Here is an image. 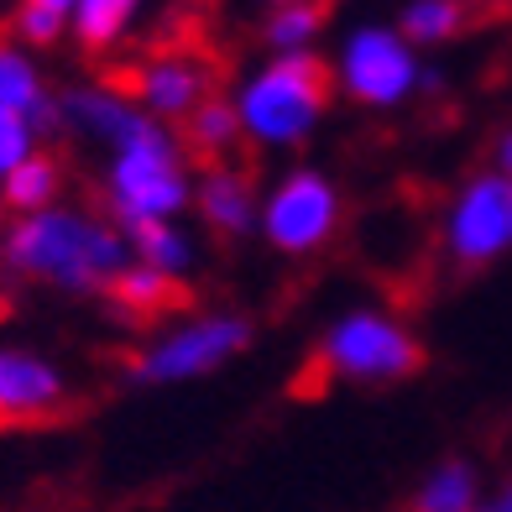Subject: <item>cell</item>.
<instances>
[{
    "instance_id": "cell-1",
    "label": "cell",
    "mask_w": 512,
    "mask_h": 512,
    "mask_svg": "<svg viewBox=\"0 0 512 512\" xmlns=\"http://www.w3.org/2000/svg\"><path fill=\"white\" fill-rule=\"evenodd\" d=\"M131 262L126 230L74 204H42L11 215L0 230V267L21 283H42L58 293H105V283Z\"/></svg>"
},
{
    "instance_id": "cell-2",
    "label": "cell",
    "mask_w": 512,
    "mask_h": 512,
    "mask_svg": "<svg viewBox=\"0 0 512 512\" xmlns=\"http://www.w3.org/2000/svg\"><path fill=\"white\" fill-rule=\"evenodd\" d=\"M330 95H335L330 63L309 48H293L241 89L236 115L256 147H298L309 142L319 115L330 110Z\"/></svg>"
},
{
    "instance_id": "cell-3",
    "label": "cell",
    "mask_w": 512,
    "mask_h": 512,
    "mask_svg": "<svg viewBox=\"0 0 512 512\" xmlns=\"http://www.w3.org/2000/svg\"><path fill=\"white\" fill-rule=\"evenodd\" d=\"M194 199L189 189V152L173 131L152 121L142 136L110 152L105 168V204L110 220H173Z\"/></svg>"
},
{
    "instance_id": "cell-4",
    "label": "cell",
    "mask_w": 512,
    "mask_h": 512,
    "mask_svg": "<svg viewBox=\"0 0 512 512\" xmlns=\"http://www.w3.org/2000/svg\"><path fill=\"white\" fill-rule=\"evenodd\" d=\"M424 345H418L398 319L387 314H371V309H356L330 324L319 356L298 371V377H319L309 392L319 398L324 377H340V382H403V377H418L424 371Z\"/></svg>"
},
{
    "instance_id": "cell-5",
    "label": "cell",
    "mask_w": 512,
    "mask_h": 512,
    "mask_svg": "<svg viewBox=\"0 0 512 512\" xmlns=\"http://www.w3.org/2000/svg\"><path fill=\"white\" fill-rule=\"evenodd\" d=\"M251 345V319L236 314H215V319H189L173 335L152 340L136 356V382H194L204 371L225 366L230 356H241Z\"/></svg>"
},
{
    "instance_id": "cell-6",
    "label": "cell",
    "mask_w": 512,
    "mask_h": 512,
    "mask_svg": "<svg viewBox=\"0 0 512 512\" xmlns=\"http://www.w3.org/2000/svg\"><path fill=\"white\" fill-rule=\"evenodd\" d=\"M335 225H340V194H335V183L324 178V173H309V168L288 173L267 194V204H262V236L277 251H288V256L319 251L324 241L335 236Z\"/></svg>"
},
{
    "instance_id": "cell-7",
    "label": "cell",
    "mask_w": 512,
    "mask_h": 512,
    "mask_svg": "<svg viewBox=\"0 0 512 512\" xmlns=\"http://www.w3.org/2000/svg\"><path fill=\"white\" fill-rule=\"evenodd\" d=\"M126 79L131 84L121 89L142 110H152L157 121H183L209 95V84L220 79V58L199 42H173V48H157L152 58H142Z\"/></svg>"
},
{
    "instance_id": "cell-8",
    "label": "cell",
    "mask_w": 512,
    "mask_h": 512,
    "mask_svg": "<svg viewBox=\"0 0 512 512\" xmlns=\"http://www.w3.org/2000/svg\"><path fill=\"white\" fill-rule=\"evenodd\" d=\"M418 84V63H413V42L392 27H361L351 42H345L340 58V89L356 105L387 110L403 105Z\"/></svg>"
},
{
    "instance_id": "cell-9",
    "label": "cell",
    "mask_w": 512,
    "mask_h": 512,
    "mask_svg": "<svg viewBox=\"0 0 512 512\" xmlns=\"http://www.w3.org/2000/svg\"><path fill=\"white\" fill-rule=\"evenodd\" d=\"M445 241H450V256L465 267L497 262L512 246V178L502 168L486 178H471L460 189V199L450 204Z\"/></svg>"
},
{
    "instance_id": "cell-10",
    "label": "cell",
    "mask_w": 512,
    "mask_h": 512,
    "mask_svg": "<svg viewBox=\"0 0 512 512\" xmlns=\"http://www.w3.org/2000/svg\"><path fill=\"white\" fill-rule=\"evenodd\" d=\"M63 100V131H79L89 136V142H100V147H126L131 136H142L157 115L142 110L121 84H74Z\"/></svg>"
},
{
    "instance_id": "cell-11",
    "label": "cell",
    "mask_w": 512,
    "mask_h": 512,
    "mask_svg": "<svg viewBox=\"0 0 512 512\" xmlns=\"http://www.w3.org/2000/svg\"><path fill=\"white\" fill-rule=\"evenodd\" d=\"M68 403V377L32 351L0 345V424H32V418H53Z\"/></svg>"
},
{
    "instance_id": "cell-12",
    "label": "cell",
    "mask_w": 512,
    "mask_h": 512,
    "mask_svg": "<svg viewBox=\"0 0 512 512\" xmlns=\"http://www.w3.org/2000/svg\"><path fill=\"white\" fill-rule=\"evenodd\" d=\"M105 298L115 304V314H126L136 324H152V319L178 314L189 304V288H178V272H162V267L142 262V256H131V262L105 283Z\"/></svg>"
},
{
    "instance_id": "cell-13",
    "label": "cell",
    "mask_w": 512,
    "mask_h": 512,
    "mask_svg": "<svg viewBox=\"0 0 512 512\" xmlns=\"http://www.w3.org/2000/svg\"><path fill=\"white\" fill-rule=\"evenodd\" d=\"M199 215H204V225L215 230V236H230V241L246 236L251 225H262V204H256L251 173L215 162V168L204 173V183H199Z\"/></svg>"
},
{
    "instance_id": "cell-14",
    "label": "cell",
    "mask_w": 512,
    "mask_h": 512,
    "mask_svg": "<svg viewBox=\"0 0 512 512\" xmlns=\"http://www.w3.org/2000/svg\"><path fill=\"white\" fill-rule=\"evenodd\" d=\"M58 194H63V162L48 147L27 152L6 178H0V209H11V215H27V209L58 204Z\"/></svg>"
},
{
    "instance_id": "cell-15",
    "label": "cell",
    "mask_w": 512,
    "mask_h": 512,
    "mask_svg": "<svg viewBox=\"0 0 512 512\" xmlns=\"http://www.w3.org/2000/svg\"><path fill=\"white\" fill-rule=\"evenodd\" d=\"M241 115L236 105L225 100H199L189 115H183V152H189L194 162H204V168H215V162H225V152L241 142Z\"/></svg>"
},
{
    "instance_id": "cell-16",
    "label": "cell",
    "mask_w": 512,
    "mask_h": 512,
    "mask_svg": "<svg viewBox=\"0 0 512 512\" xmlns=\"http://www.w3.org/2000/svg\"><path fill=\"white\" fill-rule=\"evenodd\" d=\"M136 11H142V0H74V11H68V32L79 37L84 53H110L115 42L131 32Z\"/></svg>"
},
{
    "instance_id": "cell-17",
    "label": "cell",
    "mask_w": 512,
    "mask_h": 512,
    "mask_svg": "<svg viewBox=\"0 0 512 512\" xmlns=\"http://www.w3.org/2000/svg\"><path fill=\"white\" fill-rule=\"evenodd\" d=\"M115 225L126 230L131 256H142V262H152L162 272H189L194 246L183 230H173V220H115Z\"/></svg>"
},
{
    "instance_id": "cell-18",
    "label": "cell",
    "mask_w": 512,
    "mask_h": 512,
    "mask_svg": "<svg viewBox=\"0 0 512 512\" xmlns=\"http://www.w3.org/2000/svg\"><path fill=\"white\" fill-rule=\"evenodd\" d=\"M42 95H48V79H42L32 48L27 42H0V105L32 115Z\"/></svg>"
},
{
    "instance_id": "cell-19",
    "label": "cell",
    "mask_w": 512,
    "mask_h": 512,
    "mask_svg": "<svg viewBox=\"0 0 512 512\" xmlns=\"http://www.w3.org/2000/svg\"><path fill=\"white\" fill-rule=\"evenodd\" d=\"M330 6L335 0H288L267 16V42L277 53H293V48H309L319 37V27L330 21Z\"/></svg>"
},
{
    "instance_id": "cell-20",
    "label": "cell",
    "mask_w": 512,
    "mask_h": 512,
    "mask_svg": "<svg viewBox=\"0 0 512 512\" xmlns=\"http://www.w3.org/2000/svg\"><path fill=\"white\" fill-rule=\"evenodd\" d=\"M413 507H424V512H471L476 507V471L465 460L439 465V471L418 486Z\"/></svg>"
},
{
    "instance_id": "cell-21",
    "label": "cell",
    "mask_w": 512,
    "mask_h": 512,
    "mask_svg": "<svg viewBox=\"0 0 512 512\" xmlns=\"http://www.w3.org/2000/svg\"><path fill=\"white\" fill-rule=\"evenodd\" d=\"M465 0H408L403 6V21H398V32L408 42H445L465 27Z\"/></svg>"
},
{
    "instance_id": "cell-22",
    "label": "cell",
    "mask_w": 512,
    "mask_h": 512,
    "mask_svg": "<svg viewBox=\"0 0 512 512\" xmlns=\"http://www.w3.org/2000/svg\"><path fill=\"white\" fill-rule=\"evenodd\" d=\"M11 37L27 42V48H58V42L68 37V11L37 6V0H21L16 16H11Z\"/></svg>"
},
{
    "instance_id": "cell-23",
    "label": "cell",
    "mask_w": 512,
    "mask_h": 512,
    "mask_svg": "<svg viewBox=\"0 0 512 512\" xmlns=\"http://www.w3.org/2000/svg\"><path fill=\"white\" fill-rule=\"evenodd\" d=\"M37 147H42L37 126H32L21 110H6V105H0V178H6L16 162L27 157V152H37Z\"/></svg>"
},
{
    "instance_id": "cell-24",
    "label": "cell",
    "mask_w": 512,
    "mask_h": 512,
    "mask_svg": "<svg viewBox=\"0 0 512 512\" xmlns=\"http://www.w3.org/2000/svg\"><path fill=\"white\" fill-rule=\"evenodd\" d=\"M497 168L512 178V131H502V142H497Z\"/></svg>"
},
{
    "instance_id": "cell-25",
    "label": "cell",
    "mask_w": 512,
    "mask_h": 512,
    "mask_svg": "<svg viewBox=\"0 0 512 512\" xmlns=\"http://www.w3.org/2000/svg\"><path fill=\"white\" fill-rule=\"evenodd\" d=\"M497 512H512V486H502V492H497V502H492Z\"/></svg>"
},
{
    "instance_id": "cell-26",
    "label": "cell",
    "mask_w": 512,
    "mask_h": 512,
    "mask_svg": "<svg viewBox=\"0 0 512 512\" xmlns=\"http://www.w3.org/2000/svg\"><path fill=\"white\" fill-rule=\"evenodd\" d=\"M37 6H53V11H74V0H37Z\"/></svg>"
},
{
    "instance_id": "cell-27",
    "label": "cell",
    "mask_w": 512,
    "mask_h": 512,
    "mask_svg": "<svg viewBox=\"0 0 512 512\" xmlns=\"http://www.w3.org/2000/svg\"><path fill=\"white\" fill-rule=\"evenodd\" d=\"M277 6H288V0H277Z\"/></svg>"
}]
</instances>
